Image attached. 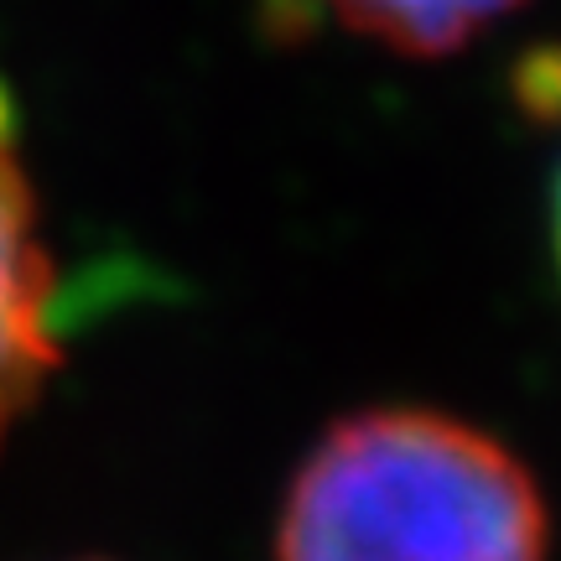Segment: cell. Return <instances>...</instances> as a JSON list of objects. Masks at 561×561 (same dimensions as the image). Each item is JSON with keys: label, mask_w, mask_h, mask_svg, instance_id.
Here are the masks:
<instances>
[{"label": "cell", "mask_w": 561, "mask_h": 561, "mask_svg": "<svg viewBox=\"0 0 561 561\" xmlns=\"http://www.w3.org/2000/svg\"><path fill=\"white\" fill-rule=\"evenodd\" d=\"M53 364V261L37 234V203L16 157L11 100L0 89V442L42 396Z\"/></svg>", "instance_id": "cell-2"}, {"label": "cell", "mask_w": 561, "mask_h": 561, "mask_svg": "<svg viewBox=\"0 0 561 561\" xmlns=\"http://www.w3.org/2000/svg\"><path fill=\"white\" fill-rule=\"evenodd\" d=\"M546 504L520 458L437 411H364L307 453L276 561H541Z\"/></svg>", "instance_id": "cell-1"}, {"label": "cell", "mask_w": 561, "mask_h": 561, "mask_svg": "<svg viewBox=\"0 0 561 561\" xmlns=\"http://www.w3.org/2000/svg\"><path fill=\"white\" fill-rule=\"evenodd\" d=\"M551 244H557V271H561V172L551 182Z\"/></svg>", "instance_id": "cell-4"}, {"label": "cell", "mask_w": 561, "mask_h": 561, "mask_svg": "<svg viewBox=\"0 0 561 561\" xmlns=\"http://www.w3.org/2000/svg\"><path fill=\"white\" fill-rule=\"evenodd\" d=\"M359 37L405 58H447L525 0H328Z\"/></svg>", "instance_id": "cell-3"}]
</instances>
